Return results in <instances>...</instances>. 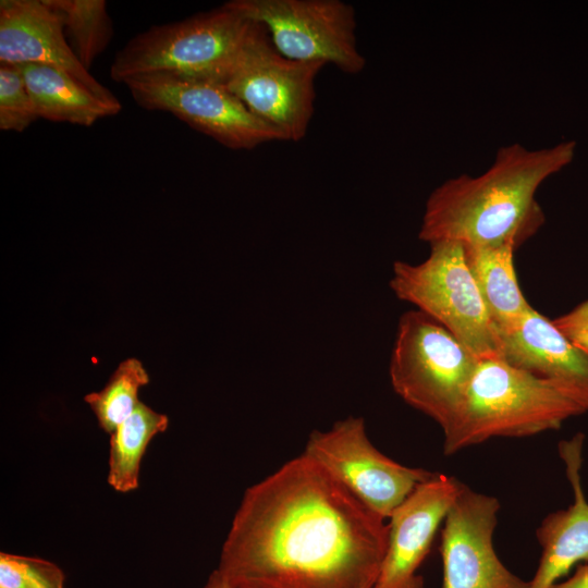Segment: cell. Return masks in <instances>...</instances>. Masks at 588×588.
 Listing matches in <instances>:
<instances>
[{"instance_id":"obj_1","label":"cell","mask_w":588,"mask_h":588,"mask_svg":"<svg viewBox=\"0 0 588 588\" xmlns=\"http://www.w3.org/2000/svg\"><path fill=\"white\" fill-rule=\"evenodd\" d=\"M384 522L303 452L245 491L217 569L232 588H373Z\"/></svg>"},{"instance_id":"obj_2","label":"cell","mask_w":588,"mask_h":588,"mask_svg":"<svg viewBox=\"0 0 588 588\" xmlns=\"http://www.w3.org/2000/svg\"><path fill=\"white\" fill-rule=\"evenodd\" d=\"M576 143L528 149L501 147L480 175L449 179L429 195L418 237L432 243L453 241L464 246L512 245L517 249L544 223L536 199L540 185L568 166Z\"/></svg>"},{"instance_id":"obj_3","label":"cell","mask_w":588,"mask_h":588,"mask_svg":"<svg viewBox=\"0 0 588 588\" xmlns=\"http://www.w3.org/2000/svg\"><path fill=\"white\" fill-rule=\"evenodd\" d=\"M588 413V385L537 377L500 358L479 359L464 397L443 429L451 455L499 437L554 430Z\"/></svg>"},{"instance_id":"obj_4","label":"cell","mask_w":588,"mask_h":588,"mask_svg":"<svg viewBox=\"0 0 588 588\" xmlns=\"http://www.w3.org/2000/svg\"><path fill=\"white\" fill-rule=\"evenodd\" d=\"M252 24L222 4L185 20L154 25L115 54L110 76L118 83L155 74L219 83Z\"/></svg>"},{"instance_id":"obj_5","label":"cell","mask_w":588,"mask_h":588,"mask_svg":"<svg viewBox=\"0 0 588 588\" xmlns=\"http://www.w3.org/2000/svg\"><path fill=\"white\" fill-rule=\"evenodd\" d=\"M479 358L422 311L399 320L389 375L395 393L442 430L460 406Z\"/></svg>"},{"instance_id":"obj_6","label":"cell","mask_w":588,"mask_h":588,"mask_svg":"<svg viewBox=\"0 0 588 588\" xmlns=\"http://www.w3.org/2000/svg\"><path fill=\"white\" fill-rule=\"evenodd\" d=\"M429 245L425 261L394 262L391 290L445 327L479 359L500 358L499 336L466 264L464 246L453 241Z\"/></svg>"},{"instance_id":"obj_7","label":"cell","mask_w":588,"mask_h":588,"mask_svg":"<svg viewBox=\"0 0 588 588\" xmlns=\"http://www.w3.org/2000/svg\"><path fill=\"white\" fill-rule=\"evenodd\" d=\"M324 65L285 58L274 48L264 26L253 22L219 84L252 113L275 127L285 140L298 142L311 121L315 78Z\"/></svg>"},{"instance_id":"obj_8","label":"cell","mask_w":588,"mask_h":588,"mask_svg":"<svg viewBox=\"0 0 588 588\" xmlns=\"http://www.w3.org/2000/svg\"><path fill=\"white\" fill-rule=\"evenodd\" d=\"M266 29L274 48L299 62L333 64L347 74L366 65L354 7L341 0H231L223 3Z\"/></svg>"},{"instance_id":"obj_9","label":"cell","mask_w":588,"mask_h":588,"mask_svg":"<svg viewBox=\"0 0 588 588\" xmlns=\"http://www.w3.org/2000/svg\"><path fill=\"white\" fill-rule=\"evenodd\" d=\"M123 84L144 109L172 113L228 148L252 149L285 140L219 83L155 74L132 77Z\"/></svg>"},{"instance_id":"obj_10","label":"cell","mask_w":588,"mask_h":588,"mask_svg":"<svg viewBox=\"0 0 588 588\" xmlns=\"http://www.w3.org/2000/svg\"><path fill=\"white\" fill-rule=\"evenodd\" d=\"M304 453L384 519L433 474L404 466L381 453L368 439L362 417L351 416L327 431L311 432Z\"/></svg>"},{"instance_id":"obj_11","label":"cell","mask_w":588,"mask_h":588,"mask_svg":"<svg viewBox=\"0 0 588 588\" xmlns=\"http://www.w3.org/2000/svg\"><path fill=\"white\" fill-rule=\"evenodd\" d=\"M500 502L464 483L443 520L442 588H529L511 573L493 548Z\"/></svg>"},{"instance_id":"obj_12","label":"cell","mask_w":588,"mask_h":588,"mask_svg":"<svg viewBox=\"0 0 588 588\" xmlns=\"http://www.w3.org/2000/svg\"><path fill=\"white\" fill-rule=\"evenodd\" d=\"M462 482L433 473L388 518V542L373 588H425L418 569Z\"/></svg>"},{"instance_id":"obj_13","label":"cell","mask_w":588,"mask_h":588,"mask_svg":"<svg viewBox=\"0 0 588 588\" xmlns=\"http://www.w3.org/2000/svg\"><path fill=\"white\" fill-rule=\"evenodd\" d=\"M0 63L59 69L106 102L121 105L79 62L66 42L60 14L44 0L0 1Z\"/></svg>"},{"instance_id":"obj_14","label":"cell","mask_w":588,"mask_h":588,"mask_svg":"<svg viewBox=\"0 0 588 588\" xmlns=\"http://www.w3.org/2000/svg\"><path fill=\"white\" fill-rule=\"evenodd\" d=\"M585 436L561 441L559 454L573 489V503L548 514L538 527L541 558L529 588H550L581 561H588V502L580 481Z\"/></svg>"},{"instance_id":"obj_15","label":"cell","mask_w":588,"mask_h":588,"mask_svg":"<svg viewBox=\"0 0 588 588\" xmlns=\"http://www.w3.org/2000/svg\"><path fill=\"white\" fill-rule=\"evenodd\" d=\"M500 359L537 377L588 385V357L535 308L497 330Z\"/></svg>"},{"instance_id":"obj_16","label":"cell","mask_w":588,"mask_h":588,"mask_svg":"<svg viewBox=\"0 0 588 588\" xmlns=\"http://www.w3.org/2000/svg\"><path fill=\"white\" fill-rule=\"evenodd\" d=\"M17 65L41 119L91 126L99 119L114 115L122 109L121 105L100 99L59 69L38 63Z\"/></svg>"},{"instance_id":"obj_17","label":"cell","mask_w":588,"mask_h":588,"mask_svg":"<svg viewBox=\"0 0 588 588\" xmlns=\"http://www.w3.org/2000/svg\"><path fill=\"white\" fill-rule=\"evenodd\" d=\"M514 252L509 244L464 246L466 264L495 330L514 326L532 308L517 282Z\"/></svg>"},{"instance_id":"obj_18","label":"cell","mask_w":588,"mask_h":588,"mask_svg":"<svg viewBox=\"0 0 588 588\" xmlns=\"http://www.w3.org/2000/svg\"><path fill=\"white\" fill-rule=\"evenodd\" d=\"M169 418L139 402L110 434L108 483L118 492L138 487L142 458L151 439L167 430Z\"/></svg>"},{"instance_id":"obj_19","label":"cell","mask_w":588,"mask_h":588,"mask_svg":"<svg viewBox=\"0 0 588 588\" xmlns=\"http://www.w3.org/2000/svg\"><path fill=\"white\" fill-rule=\"evenodd\" d=\"M57 11L64 34L79 62L89 70L94 60L110 42L113 34L111 19L103 0H44Z\"/></svg>"},{"instance_id":"obj_20","label":"cell","mask_w":588,"mask_h":588,"mask_svg":"<svg viewBox=\"0 0 588 588\" xmlns=\"http://www.w3.org/2000/svg\"><path fill=\"white\" fill-rule=\"evenodd\" d=\"M149 382V376L136 358L123 360L105 388L85 395V402L96 415L99 427L111 434L136 408L138 391Z\"/></svg>"},{"instance_id":"obj_21","label":"cell","mask_w":588,"mask_h":588,"mask_svg":"<svg viewBox=\"0 0 588 588\" xmlns=\"http://www.w3.org/2000/svg\"><path fill=\"white\" fill-rule=\"evenodd\" d=\"M38 118L20 65L0 63V128L23 132Z\"/></svg>"},{"instance_id":"obj_22","label":"cell","mask_w":588,"mask_h":588,"mask_svg":"<svg viewBox=\"0 0 588 588\" xmlns=\"http://www.w3.org/2000/svg\"><path fill=\"white\" fill-rule=\"evenodd\" d=\"M0 588H64V574L49 561L1 552Z\"/></svg>"},{"instance_id":"obj_23","label":"cell","mask_w":588,"mask_h":588,"mask_svg":"<svg viewBox=\"0 0 588 588\" xmlns=\"http://www.w3.org/2000/svg\"><path fill=\"white\" fill-rule=\"evenodd\" d=\"M562 332L588 328V299L580 303L567 314L552 320Z\"/></svg>"},{"instance_id":"obj_24","label":"cell","mask_w":588,"mask_h":588,"mask_svg":"<svg viewBox=\"0 0 588 588\" xmlns=\"http://www.w3.org/2000/svg\"><path fill=\"white\" fill-rule=\"evenodd\" d=\"M550 588H588V561L577 566L575 573L562 583H555Z\"/></svg>"},{"instance_id":"obj_25","label":"cell","mask_w":588,"mask_h":588,"mask_svg":"<svg viewBox=\"0 0 588 588\" xmlns=\"http://www.w3.org/2000/svg\"><path fill=\"white\" fill-rule=\"evenodd\" d=\"M563 333L588 357V328L573 329Z\"/></svg>"},{"instance_id":"obj_26","label":"cell","mask_w":588,"mask_h":588,"mask_svg":"<svg viewBox=\"0 0 588 588\" xmlns=\"http://www.w3.org/2000/svg\"><path fill=\"white\" fill-rule=\"evenodd\" d=\"M204 588H232L218 569L213 571Z\"/></svg>"}]
</instances>
